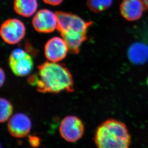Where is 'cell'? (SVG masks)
Instances as JSON below:
<instances>
[{"label":"cell","mask_w":148,"mask_h":148,"mask_svg":"<svg viewBox=\"0 0 148 148\" xmlns=\"http://www.w3.org/2000/svg\"><path fill=\"white\" fill-rule=\"evenodd\" d=\"M44 3L51 5L57 6L60 4L63 0H43Z\"/></svg>","instance_id":"16"},{"label":"cell","mask_w":148,"mask_h":148,"mask_svg":"<svg viewBox=\"0 0 148 148\" xmlns=\"http://www.w3.org/2000/svg\"><path fill=\"white\" fill-rule=\"evenodd\" d=\"M113 0H87V4L91 11L100 13L110 7Z\"/></svg>","instance_id":"14"},{"label":"cell","mask_w":148,"mask_h":148,"mask_svg":"<svg viewBox=\"0 0 148 148\" xmlns=\"http://www.w3.org/2000/svg\"><path fill=\"white\" fill-rule=\"evenodd\" d=\"M127 55L133 63L143 64L148 60V46L143 42H135L129 48Z\"/></svg>","instance_id":"11"},{"label":"cell","mask_w":148,"mask_h":148,"mask_svg":"<svg viewBox=\"0 0 148 148\" xmlns=\"http://www.w3.org/2000/svg\"><path fill=\"white\" fill-rule=\"evenodd\" d=\"M142 1L144 3L145 7L148 10V0H142Z\"/></svg>","instance_id":"18"},{"label":"cell","mask_w":148,"mask_h":148,"mask_svg":"<svg viewBox=\"0 0 148 148\" xmlns=\"http://www.w3.org/2000/svg\"><path fill=\"white\" fill-rule=\"evenodd\" d=\"M69 51L68 47L62 38L53 37L45 46V57L49 62L58 63L64 59Z\"/></svg>","instance_id":"8"},{"label":"cell","mask_w":148,"mask_h":148,"mask_svg":"<svg viewBox=\"0 0 148 148\" xmlns=\"http://www.w3.org/2000/svg\"><path fill=\"white\" fill-rule=\"evenodd\" d=\"M0 34L4 42L10 45H14L24 38L25 34V26L19 20L9 19L1 25Z\"/></svg>","instance_id":"6"},{"label":"cell","mask_w":148,"mask_h":148,"mask_svg":"<svg viewBox=\"0 0 148 148\" xmlns=\"http://www.w3.org/2000/svg\"><path fill=\"white\" fill-rule=\"evenodd\" d=\"M84 126L81 119L75 116H68L62 120L59 132L62 138L69 143H75L83 136Z\"/></svg>","instance_id":"4"},{"label":"cell","mask_w":148,"mask_h":148,"mask_svg":"<svg viewBox=\"0 0 148 148\" xmlns=\"http://www.w3.org/2000/svg\"><path fill=\"white\" fill-rule=\"evenodd\" d=\"M34 28L41 33H49L54 31L58 26L56 13L48 9H41L35 14L32 20Z\"/></svg>","instance_id":"7"},{"label":"cell","mask_w":148,"mask_h":148,"mask_svg":"<svg viewBox=\"0 0 148 148\" xmlns=\"http://www.w3.org/2000/svg\"><path fill=\"white\" fill-rule=\"evenodd\" d=\"M29 143L33 147L36 148V147H38L39 143H40V140L38 138L35 136H31L29 137Z\"/></svg>","instance_id":"15"},{"label":"cell","mask_w":148,"mask_h":148,"mask_svg":"<svg viewBox=\"0 0 148 148\" xmlns=\"http://www.w3.org/2000/svg\"><path fill=\"white\" fill-rule=\"evenodd\" d=\"M58 18V30L66 42L69 51L73 54L80 52L82 44L87 39L88 29L92 25L76 14L64 12H56Z\"/></svg>","instance_id":"2"},{"label":"cell","mask_w":148,"mask_h":148,"mask_svg":"<svg viewBox=\"0 0 148 148\" xmlns=\"http://www.w3.org/2000/svg\"><path fill=\"white\" fill-rule=\"evenodd\" d=\"M144 8L142 0H123L120 5V13L128 21H135L141 17Z\"/></svg>","instance_id":"10"},{"label":"cell","mask_w":148,"mask_h":148,"mask_svg":"<svg viewBox=\"0 0 148 148\" xmlns=\"http://www.w3.org/2000/svg\"><path fill=\"white\" fill-rule=\"evenodd\" d=\"M38 7L37 0H14V8L16 13L29 17L35 14Z\"/></svg>","instance_id":"12"},{"label":"cell","mask_w":148,"mask_h":148,"mask_svg":"<svg viewBox=\"0 0 148 148\" xmlns=\"http://www.w3.org/2000/svg\"><path fill=\"white\" fill-rule=\"evenodd\" d=\"M38 73L30 76L28 81L38 92L57 94L74 91L73 76L64 65L46 62L38 66Z\"/></svg>","instance_id":"1"},{"label":"cell","mask_w":148,"mask_h":148,"mask_svg":"<svg viewBox=\"0 0 148 148\" xmlns=\"http://www.w3.org/2000/svg\"><path fill=\"white\" fill-rule=\"evenodd\" d=\"M32 123L29 117L23 113H16L13 115L7 125L9 132L16 138L25 137L30 132Z\"/></svg>","instance_id":"9"},{"label":"cell","mask_w":148,"mask_h":148,"mask_svg":"<svg viewBox=\"0 0 148 148\" xmlns=\"http://www.w3.org/2000/svg\"><path fill=\"white\" fill-rule=\"evenodd\" d=\"M31 56L21 49H14L9 58V65L12 71L17 76H25L29 74L33 68Z\"/></svg>","instance_id":"5"},{"label":"cell","mask_w":148,"mask_h":148,"mask_svg":"<svg viewBox=\"0 0 148 148\" xmlns=\"http://www.w3.org/2000/svg\"><path fill=\"white\" fill-rule=\"evenodd\" d=\"M0 75H1L0 84H1V87L3 85L5 80V73H4V71H3V70L2 69V68H1Z\"/></svg>","instance_id":"17"},{"label":"cell","mask_w":148,"mask_h":148,"mask_svg":"<svg viewBox=\"0 0 148 148\" xmlns=\"http://www.w3.org/2000/svg\"><path fill=\"white\" fill-rule=\"evenodd\" d=\"M13 106L7 99L1 98L0 100V121L3 123L9 120L13 114Z\"/></svg>","instance_id":"13"},{"label":"cell","mask_w":148,"mask_h":148,"mask_svg":"<svg viewBox=\"0 0 148 148\" xmlns=\"http://www.w3.org/2000/svg\"><path fill=\"white\" fill-rule=\"evenodd\" d=\"M94 140L97 148H129L131 137L124 123L108 119L97 128Z\"/></svg>","instance_id":"3"}]
</instances>
